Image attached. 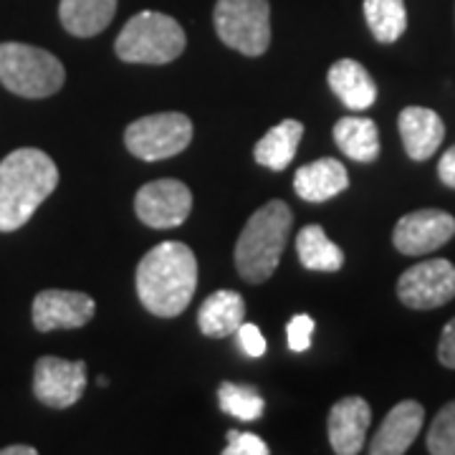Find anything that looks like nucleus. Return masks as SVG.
Segmentation results:
<instances>
[{"mask_svg":"<svg viewBox=\"0 0 455 455\" xmlns=\"http://www.w3.org/2000/svg\"><path fill=\"white\" fill-rule=\"evenodd\" d=\"M223 455H268V445L253 433L228 430V448Z\"/></svg>","mask_w":455,"mask_h":455,"instance_id":"nucleus-26","label":"nucleus"},{"mask_svg":"<svg viewBox=\"0 0 455 455\" xmlns=\"http://www.w3.org/2000/svg\"><path fill=\"white\" fill-rule=\"evenodd\" d=\"M212 20L220 41L243 56H260L271 44L268 0H218Z\"/></svg>","mask_w":455,"mask_h":455,"instance_id":"nucleus-6","label":"nucleus"},{"mask_svg":"<svg viewBox=\"0 0 455 455\" xmlns=\"http://www.w3.org/2000/svg\"><path fill=\"white\" fill-rule=\"evenodd\" d=\"M438 359L443 367L455 370V316L448 322V324H445L443 334H440Z\"/></svg>","mask_w":455,"mask_h":455,"instance_id":"nucleus-29","label":"nucleus"},{"mask_svg":"<svg viewBox=\"0 0 455 455\" xmlns=\"http://www.w3.org/2000/svg\"><path fill=\"white\" fill-rule=\"evenodd\" d=\"M427 451L433 455H455V400L443 407L430 425Z\"/></svg>","mask_w":455,"mask_h":455,"instance_id":"nucleus-25","label":"nucleus"},{"mask_svg":"<svg viewBox=\"0 0 455 455\" xmlns=\"http://www.w3.org/2000/svg\"><path fill=\"white\" fill-rule=\"evenodd\" d=\"M218 403H220V410L241 420V423H253L263 415V397L253 387L248 385H233V382H223L220 390H218Z\"/></svg>","mask_w":455,"mask_h":455,"instance_id":"nucleus-24","label":"nucleus"},{"mask_svg":"<svg viewBox=\"0 0 455 455\" xmlns=\"http://www.w3.org/2000/svg\"><path fill=\"white\" fill-rule=\"evenodd\" d=\"M334 142L355 163H374L379 157V132L367 116H341L334 124Z\"/></svg>","mask_w":455,"mask_h":455,"instance_id":"nucleus-21","label":"nucleus"},{"mask_svg":"<svg viewBox=\"0 0 455 455\" xmlns=\"http://www.w3.org/2000/svg\"><path fill=\"white\" fill-rule=\"evenodd\" d=\"M185 31L175 18L142 11L127 20L116 36L114 51L127 64H170L185 51Z\"/></svg>","mask_w":455,"mask_h":455,"instance_id":"nucleus-4","label":"nucleus"},{"mask_svg":"<svg viewBox=\"0 0 455 455\" xmlns=\"http://www.w3.org/2000/svg\"><path fill=\"white\" fill-rule=\"evenodd\" d=\"M291 223L293 215L283 200H268L248 218L235 245V268L248 283H263L274 276L289 243Z\"/></svg>","mask_w":455,"mask_h":455,"instance_id":"nucleus-3","label":"nucleus"},{"mask_svg":"<svg viewBox=\"0 0 455 455\" xmlns=\"http://www.w3.org/2000/svg\"><path fill=\"white\" fill-rule=\"evenodd\" d=\"M311 334H314V319L309 314H296L286 324V337H289L291 352H307L311 344Z\"/></svg>","mask_w":455,"mask_h":455,"instance_id":"nucleus-27","label":"nucleus"},{"mask_svg":"<svg viewBox=\"0 0 455 455\" xmlns=\"http://www.w3.org/2000/svg\"><path fill=\"white\" fill-rule=\"evenodd\" d=\"M66 82L64 64L28 44H0V84L23 99L53 97Z\"/></svg>","mask_w":455,"mask_h":455,"instance_id":"nucleus-5","label":"nucleus"},{"mask_svg":"<svg viewBox=\"0 0 455 455\" xmlns=\"http://www.w3.org/2000/svg\"><path fill=\"white\" fill-rule=\"evenodd\" d=\"M86 390V362H68L59 357H41L33 372V395L41 405L64 407L76 405Z\"/></svg>","mask_w":455,"mask_h":455,"instance_id":"nucleus-10","label":"nucleus"},{"mask_svg":"<svg viewBox=\"0 0 455 455\" xmlns=\"http://www.w3.org/2000/svg\"><path fill=\"white\" fill-rule=\"evenodd\" d=\"M397 296L410 309H438L455 299V266L445 259L415 263L397 281Z\"/></svg>","mask_w":455,"mask_h":455,"instance_id":"nucleus-8","label":"nucleus"},{"mask_svg":"<svg viewBox=\"0 0 455 455\" xmlns=\"http://www.w3.org/2000/svg\"><path fill=\"white\" fill-rule=\"evenodd\" d=\"M301 137H304V124L296 119H283L260 137V142L253 149V157L268 170H286L299 152Z\"/></svg>","mask_w":455,"mask_h":455,"instance_id":"nucleus-20","label":"nucleus"},{"mask_svg":"<svg viewBox=\"0 0 455 455\" xmlns=\"http://www.w3.org/2000/svg\"><path fill=\"white\" fill-rule=\"evenodd\" d=\"M372 423V410L364 397H344L329 410V443L339 455H357L364 448L367 430Z\"/></svg>","mask_w":455,"mask_h":455,"instance_id":"nucleus-13","label":"nucleus"},{"mask_svg":"<svg viewBox=\"0 0 455 455\" xmlns=\"http://www.w3.org/2000/svg\"><path fill=\"white\" fill-rule=\"evenodd\" d=\"M94 314H97L94 299L82 291L49 289L33 299V326L38 331L82 329L94 319Z\"/></svg>","mask_w":455,"mask_h":455,"instance_id":"nucleus-12","label":"nucleus"},{"mask_svg":"<svg viewBox=\"0 0 455 455\" xmlns=\"http://www.w3.org/2000/svg\"><path fill=\"white\" fill-rule=\"evenodd\" d=\"M245 322V301L238 291H220L211 293L203 307L197 311V326L205 337L211 339H223L230 337L238 326Z\"/></svg>","mask_w":455,"mask_h":455,"instance_id":"nucleus-18","label":"nucleus"},{"mask_svg":"<svg viewBox=\"0 0 455 455\" xmlns=\"http://www.w3.org/2000/svg\"><path fill=\"white\" fill-rule=\"evenodd\" d=\"M59 185V167L46 152L20 147L0 163V233L23 228Z\"/></svg>","mask_w":455,"mask_h":455,"instance_id":"nucleus-2","label":"nucleus"},{"mask_svg":"<svg viewBox=\"0 0 455 455\" xmlns=\"http://www.w3.org/2000/svg\"><path fill=\"white\" fill-rule=\"evenodd\" d=\"M425 423V410L415 400H403L387 412L379 430L374 433L370 453L372 455H403L420 435Z\"/></svg>","mask_w":455,"mask_h":455,"instance_id":"nucleus-14","label":"nucleus"},{"mask_svg":"<svg viewBox=\"0 0 455 455\" xmlns=\"http://www.w3.org/2000/svg\"><path fill=\"white\" fill-rule=\"evenodd\" d=\"M235 334H238V344H241V349H243L248 357L259 359L266 355V339H263V334H260V329L256 324H241L235 329Z\"/></svg>","mask_w":455,"mask_h":455,"instance_id":"nucleus-28","label":"nucleus"},{"mask_svg":"<svg viewBox=\"0 0 455 455\" xmlns=\"http://www.w3.org/2000/svg\"><path fill=\"white\" fill-rule=\"evenodd\" d=\"M97 382H99V387H107V382H109V379H107V377H104V374H101V377H99Z\"/></svg>","mask_w":455,"mask_h":455,"instance_id":"nucleus-32","label":"nucleus"},{"mask_svg":"<svg viewBox=\"0 0 455 455\" xmlns=\"http://www.w3.org/2000/svg\"><path fill=\"white\" fill-rule=\"evenodd\" d=\"M438 178L443 185H448V188H453L455 190V145L440 157Z\"/></svg>","mask_w":455,"mask_h":455,"instance_id":"nucleus-30","label":"nucleus"},{"mask_svg":"<svg viewBox=\"0 0 455 455\" xmlns=\"http://www.w3.org/2000/svg\"><path fill=\"white\" fill-rule=\"evenodd\" d=\"M397 124H400L407 157L415 163L430 160L438 152L440 142L445 140L443 119L427 107H405L397 116Z\"/></svg>","mask_w":455,"mask_h":455,"instance_id":"nucleus-15","label":"nucleus"},{"mask_svg":"<svg viewBox=\"0 0 455 455\" xmlns=\"http://www.w3.org/2000/svg\"><path fill=\"white\" fill-rule=\"evenodd\" d=\"M38 451L33 445H8V448H0V455H36Z\"/></svg>","mask_w":455,"mask_h":455,"instance_id":"nucleus-31","label":"nucleus"},{"mask_svg":"<svg viewBox=\"0 0 455 455\" xmlns=\"http://www.w3.org/2000/svg\"><path fill=\"white\" fill-rule=\"evenodd\" d=\"M134 211L137 218L149 228H178L193 211V193L180 180H155L140 188L134 197Z\"/></svg>","mask_w":455,"mask_h":455,"instance_id":"nucleus-9","label":"nucleus"},{"mask_svg":"<svg viewBox=\"0 0 455 455\" xmlns=\"http://www.w3.org/2000/svg\"><path fill=\"white\" fill-rule=\"evenodd\" d=\"M364 18L379 44H395L407 28L405 0H364Z\"/></svg>","mask_w":455,"mask_h":455,"instance_id":"nucleus-23","label":"nucleus"},{"mask_svg":"<svg viewBox=\"0 0 455 455\" xmlns=\"http://www.w3.org/2000/svg\"><path fill=\"white\" fill-rule=\"evenodd\" d=\"M193 142V122L180 112H163L132 122L124 132V145L137 160L160 163L180 155Z\"/></svg>","mask_w":455,"mask_h":455,"instance_id":"nucleus-7","label":"nucleus"},{"mask_svg":"<svg viewBox=\"0 0 455 455\" xmlns=\"http://www.w3.org/2000/svg\"><path fill=\"white\" fill-rule=\"evenodd\" d=\"M329 86L337 94L341 104L352 112H364L370 109L377 99V86L370 71L355 59H341L334 61L329 68Z\"/></svg>","mask_w":455,"mask_h":455,"instance_id":"nucleus-17","label":"nucleus"},{"mask_svg":"<svg viewBox=\"0 0 455 455\" xmlns=\"http://www.w3.org/2000/svg\"><path fill=\"white\" fill-rule=\"evenodd\" d=\"M455 235V218L451 212L425 208L403 215L392 230V243L405 256H425L448 243Z\"/></svg>","mask_w":455,"mask_h":455,"instance_id":"nucleus-11","label":"nucleus"},{"mask_svg":"<svg viewBox=\"0 0 455 455\" xmlns=\"http://www.w3.org/2000/svg\"><path fill=\"white\" fill-rule=\"evenodd\" d=\"M116 0H61V26L76 38H92L112 23Z\"/></svg>","mask_w":455,"mask_h":455,"instance_id":"nucleus-19","label":"nucleus"},{"mask_svg":"<svg viewBox=\"0 0 455 455\" xmlns=\"http://www.w3.org/2000/svg\"><path fill=\"white\" fill-rule=\"evenodd\" d=\"M197 286L196 253L180 241L155 245L137 266V296L160 319L180 316Z\"/></svg>","mask_w":455,"mask_h":455,"instance_id":"nucleus-1","label":"nucleus"},{"mask_svg":"<svg viewBox=\"0 0 455 455\" xmlns=\"http://www.w3.org/2000/svg\"><path fill=\"white\" fill-rule=\"evenodd\" d=\"M349 188L347 167L334 157H322L316 163L304 164L293 175V190L307 203H326Z\"/></svg>","mask_w":455,"mask_h":455,"instance_id":"nucleus-16","label":"nucleus"},{"mask_svg":"<svg viewBox=\"0 0 455 455\" xmlns=\"http://www.w3.org/2000/svg\"><path fill=\"white\" fill-rule=\"evenodd\" d=\"M296 253L304 268L309 271H339L344 266L341 248L324 233L322 226H307L296 235Z\"/></svg>","mask_w":455,"mask_h":455,"instance_id":"nucleus-22","label":"nucleus"}]
</instances>
